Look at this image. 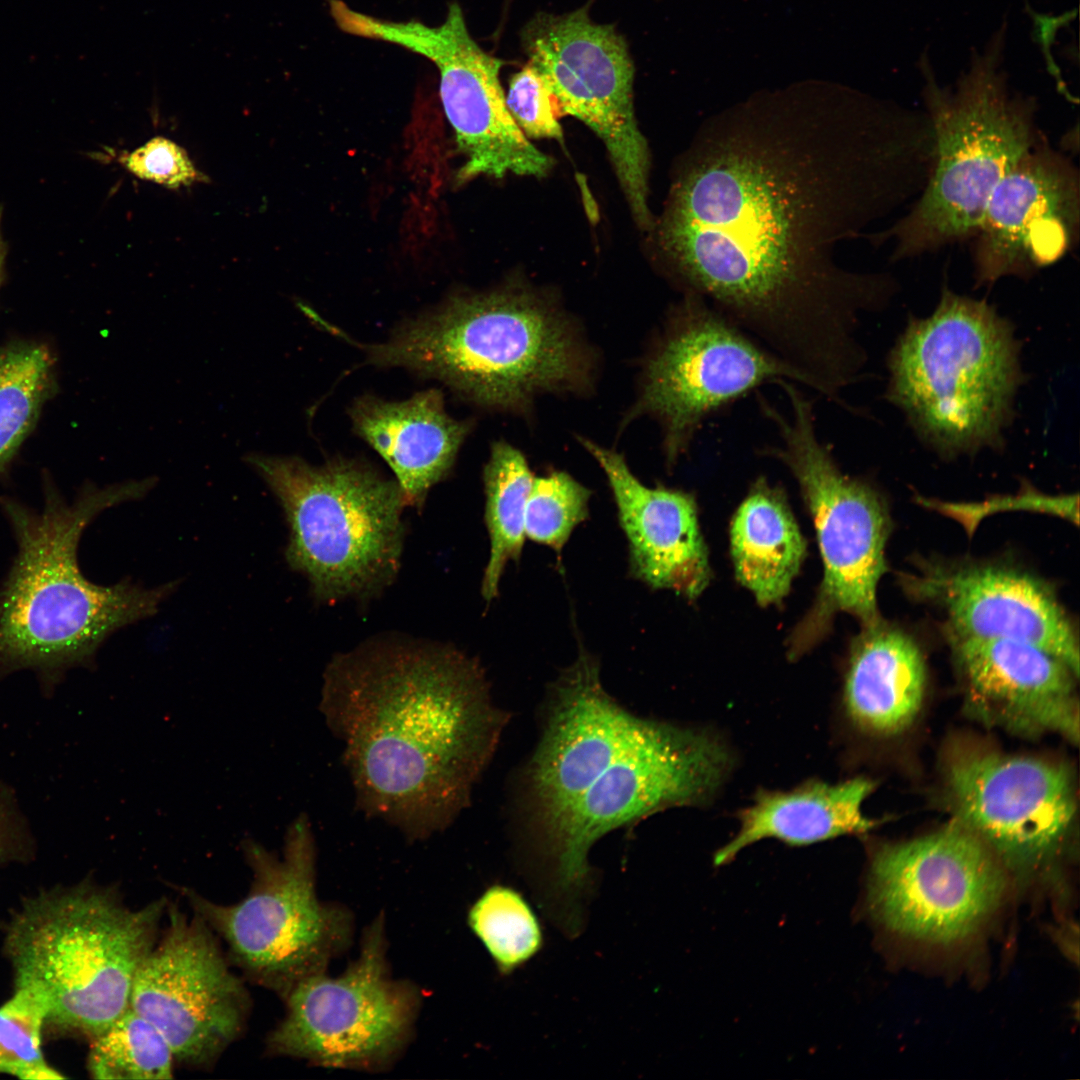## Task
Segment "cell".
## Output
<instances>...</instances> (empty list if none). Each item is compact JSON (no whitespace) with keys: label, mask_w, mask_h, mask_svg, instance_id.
Returning a JSON list of instances; mask_svg holds the SVG:
<instances>
[{"label":"cell","mask_w":1080,"mask_h":1080,"mask_svg":"<svg viewBox=\"0 0 1080 1080\" xmlns=\"http://www.w3.org/2000/svg\"><path fill=\"white\" fill-rule=\"evenodd\" d=\"M934 154L924 111L841 87L755 96L704 122L657 243L698 295L814 384L866 361L856 330L897 291L837 262L840 242L917 198Z\"/></svg>","instance_id":"1"},{"label":"cell","mask_w":1080,"mask_h":1080,"mask_svg":"<svg viewBox=\"0 0 1080 1080\" xmlns=\"http://www.w3.org/2000/svg\"><path fill=\"white\" fill-rule=\"evenodd\" d=\"M320 711L343 745L357 807L410 841L445 831L469 806L507 721L472 658L392 635L330 661Z\"/></svg>","instance_id":"2"},{"label":"cell","mask_w":1080,"mask_h":1080,"mask_svg":"<svg viewBox=\"0 0 1080 1080\" xmlns=\"http://www.w3.org/2000/svg\"><path fill=\"white\" fill-rule=\"evenodd\" d=\"M732 757L702 730L623 708L581 650L553 684L540 742L523 775V810L552 887L585 889L592 845L659 811L702 805L725 781Z\"/></svg>","instance_id":"3"},{"label":"cell","mask_w":1080,"mask_h":1080,"mask_svg":"<svg viewBox=\"0 0 1080 1080\" xmlns=\"http://www.w3.org/2000/svg\"><path fill=\"white\" fill-rule=\"evenodd\" d=\"M152 477L105 488L88 487L73 504L46 489L42 511L5 500L18 552L0 590V676L37 672L47 687L74 666L89 665L117 629L150 617L176 588L122 581L100 586L77 563L86 526L103 510L145 496Z\"/></svg>","instance_id":"4"},{"label":"cell","mask_w":1080,"mask_h":1080,"mask_svg":"<svg viewBox=\"0 0 1080 1080\" xmlns=\"http://www.w3.org/2000/svg\"><path fill=\"white\" fill-rule=\"evenodd\" d=\"M377 366L438 379L472 402L520 410L539 393L578 390L590 361L561 313L520 289L461 294L361 346Z\"/></svg>","instance_id":"5"},{"label":"cell","mask_w":1080,"mask_h":1080,"mask_svg":"<svg viewBox=\"0 0 1080 1080\" xmlns=\"http://www.w3.org/2000/svg\"><path fill=\"white\" fill-rule=\"evenodd\" d=\"M166 907L161 898L132 908L88 883L28 899L6 934L15 986L44 999L47 1023L93 1039L130 1007Z\"/></svg>","instance_id":"6"},{"label":"cell","mask_w":1080,"mask_h":1080,"mask_svg":"<svg viewBox=\"0 0 1080 1080\" xmlns=\"http://www.w3.org/2000/svg\"><path fill=\"white\" fill-rule=\"evenodd\" d=\"M1014 329L985 300L945 287L889 353L888 400L945 458L1001 448L1024 381Z\"/></svg>","instance_id":"7"},{"label":"cell","mask_w":1080,"mask_h":1080,"mask_svg":"<svg viewBox=\"0 0 1080 1080\" xmlns=\"http://www.w3.org/2000/svg\"><path fill=\"white\" fill-rule=\"evenodd\" d=\"M926 113L934 136L932 168L912 207L869 233L900 261L975 237L1000 180L1041 138L1032 98L1011 94L992 64H973L954 90L927 77Z\"/></svg>","instance_id":"8"},{"label":"cell","mask_w":1080,"mask_h":1080,"mask_svg":"<svg viewBox=\"0 0 1080 1080\" xmlns=\"http://www.w3.org/2000/svg\"><path fill=\"white\" fill-rule=\"evenodd\" d=\"M243 460L279 500L289 526L286 560L308 579L317 599L369 597L392 583L407 505L396 480L342 457L320 466L256 452Z\"/></svg>","instance_id":"9"},{"label":"cell","mask_w":1080,"mask_h":1080,"mask_svg":"<svg viewBox=\"0 0 1080 1080\" xmlns=\"http://www.w3.org/2000/svg\"><path fill=\"white\" fill-rule=\"evenodd\" d=\"M788 410L782 412L756 391L762 415L779 441L758 449L788 468L814 520L824 563L816 608L803 634L813 635L836 611L862 625L877 620V586L887 571L885 547L892 529L887 505L868 482L844 474L832 450L819 439L813 402L798 384L780 379Z\"/></svg>","instance_id":"10"},{"label":"cell","mask_w":1080,"mask_h":1080,"mask_svg":"<svg viewBox=\"0 0 1080 1080\" xmlns=\"http://www.w3.org/2000/svg\"><path fill=\"white\" fill-rule=\"evenodd\" d=\"M241 846L253 874L241 901L223 905L186 887L180 891L247 978L284 997L302 979L322 973L343 949L350 920L317 899L315 841L305 814L289 825L282 858L252 839Z\"/></svg>","instance_id":"11"},{"label":"cell","mask_w":1080,"mask_h":1080,"mask_svg":"<svg viewBox=\"0 0 1080 1080\" xmlns=\"http://www.w3.org/2000/svg\"><path fill=\"white\" fill-rule=\"evenodd\" d=\"M810 380L702 297L685 293L670 311L644 367L630 416L660 424L667 463L674 465L712 414L763 384Z\"/></svg>","instance_id":"12"},{"label":"cell","mask_w":1080,"mask_h":1080,"mask_svg":"<svg viewBox=\"0 0 1080 1080\" xmlns=\"http://www.w3.org/2000/svg\"><path fill=\"white\" fill-rule=\"evenodd\" d=\"M329 12L347 34L400 46L434 64L444 113L466 159L459 178L542 177L551 169L552 158L526 139L506 106L499 79L504 62L473 39L458 3L437 26L373 17L342 0H330Z\"/></svg>","instance_id":"13"},{"label":"cell","mask_w":1080,"mask_h":1080,"mask_svg":"<svg viewBox=\"0 0 1080 1080\" xmlns=\"http://www.w3.org/2000/svg\"><path fill=\"white\" fill-rule=\"evenodd\" d=\"M528 63L559 109L605 144L637 223L653 226L648 206L650 154L634 113V65L623 36L593 21L586 8L540 13L521 33Z\"/></svg>","instance_id":"14"},{"label":"cell","mask_w":1080,"mask_h":1080,"mask_svg":"<svg viewBox=\"0 0 1080 1080\" xmlns=\"http://www.w3.org/2000/svg\"><path fill=\"white\" fill-rule=\"evenodd\" d=\"M1006 886L1003 865L957 820L931 834L879 848L867 906L882 926L906 938L947 945L976 933Z\"/></svg>","instance_id":"15"},{"label":"cell","mask_w":1080,"mask_h":1080,"mask_svg":"<svg viewBox=\"0 0 1080 1080\" xmlns=\"http://www.w3.org/2000/svg\"><path fill=\"white\" fill-rule=\"evenodd\" d=\"M168 923L140 964L130 1007L152 1023L175 1060L209 1067L243 1032L250 998L202 917L168 903Z\"/></svg>","instance_id":"16"},{"label":"cell","mask_w":1080,"mask_h":1080,"mask_svg":"<svg viewBox=\"0 0 1080 1080\" xmlns=\"http://www.w3.org/2000/svg\"><path fill=\"white\" fill-rule=\"evenodd\" d=\"M955 820L1004 868L1031 874L1049 866L1074 832L1077 791L1062 763L993 751L962 752L948 763Z\"/></svg>","instance_id":"17"},{"label":"cell","mask_w":1080,"mask_h":1080,"mask_svg":"<svg viewBox=\"0 0 1080 1080\" xmlns=\"http://www.w3.org/2000/svg\"><path fill=\"white\" fill-rule=\"evenodd\" d=\"M284 998L286 1014L267 1038L268 1052L327 1067L383 1063L406 1039L416 1008L415 993L389 978L376 929L343 975L308 976Z\"/></svg>","instance_id":"18"},{"label":"cell","mask_w":1080,"mask_h":1080,"mask_svg":"<svg viewBox=\"0 0 1080 1080\" xmlns=\"http://www.w3.org/2000/svg\"><path fill=\"white\" fill-rule=\"evenodd\" d=\"M898 578L912 599L943 612L944 636L1028 642L1079 676L1077 629L1054 587L1038 575L996 561L921 559Z\"/></svg>","instance_id":"19"},{"label":"cell","mask_w":1080,"mask_h":1080,"mask_svg":"<svg viewBox=\"0 0 1080 1080\" xmlns=\"http://www.w3.org/2000/svg\"><path fill=\"white\" fill-rule=\"evenodd\" d=\"M1077 167L1041 137L995 187L975 235L978 285L1031 277L1054 264L1078 240Z\"/></svg>","instance_id":"20"},{"label":"cell","mask_w":1080,"mask_h":1080,"mask_svg":"<svg viewBox=\"0 0 1080 1080\" xmlns=\"http://www.w3.org/2000/svg\"><path fill=\"white\" fill-rule=\"evenodd\" d=\"M965 688L968 710L1020 736L1058 734L1079 741L1078 675L1028 642L945 636Z\"/></svg>","instance_id":"21"},{"label":"cell","mask_w":1080,"mask_h":1080,"mask_svg":"<svg viewBox=\"0 0 1080 1080\" xmlns=\"http://www.w3.org/2000/svg\"><path fill=\"white\" fill-rule=\"evenodd\" d=\"M581 442L607 477L628 540L633 577L654 589L689 599L699 596L711 571L693 497L681 490L648 487L621 454L588 439Z\"/></svg>","instance_id":"22"},{"label":"cell","mask_w":1080,"mask_h":1080,"mask_svg":"<svg viewBox=\"0 0 1080 1080\" xmlns=\"http://www.w3.org/2000/svg\"><path fill=\"white\" fill-rule=\"evenodd\" d=\"M354 431L393 470L407 505H421L447 476L471 423L449 416L442 392L429 389L403 401L366 395L349 410Z\"/></svg>","instance_id":"23"},{"label":"cell","mask_w":1080,"mask_h":1080,"mask_svg":"<svg viewBox=\"0 0 1080 1080\" xmlns=\"http://www.w3.org/2000/svg\"><path fill=\"white\" fill-rule=\"evenodd\" d=\"M852 643L843 688V705L857 730L891 737L916 720L927 673L922 652L910 634L877 620L862 625Z\"/></svg>","instance_id":"24"},{"label":"cell","mask_w":1080,"mask_h":1080,"mask_svg":"<svg viewBox=\"0 0 1080 1080\" xmlns=\"http://www.w3.org/2000/svg\"><path fill=\"white\" fill-rule=\"evenodd\" d=\"M874 788L871 779L854 777L835 784L810 780L788 791L760 790L752 805L739 812V830L715 853L714 864L730 862L765 838L802 846L866 833L878 824L862 810Z\"/></svg>","instance_id":"25"},{"label":"cell","mask_w":1080,"mask_h":1080,"mask_svg":"<svg viewBox=\"0 0 1080 1080\" xmlns=\"http://www.w3.org/2000/svg\"><path fill=\"white\" fill-rule=\"evenodd\" d=\"M736 577L759 604L781 601L806 554V543L783 493L759 478L731 525Z\"/></svg>","instance_id":"26"},{"label":"cell","mask_w":1080,"mask_h":1080,"mask_svg":"<svg viewBox=\"0 0 1080 1080\" xmlns=\"http://www.w3.org/2000/svg\"><path fill=\"white\" fill-rule=\"evenodd\" d=\"M534 475L521 451L495 442L483 471L485 522L490 555L481 593L487 602L498 594L501 576L510 560L518 561L525 539V510Z\"/></svg>","instance_id":"27"},{"label":"cell","mask_w":1080,"mask_h":1080,"mask_svg":"<svg viewBox=\"0 0 1080 1080\" xmlns=\"http://www.w3.org/2000/svg\"><path fill=\"white\" fill-rule=\"evenodd\" d=\"M50 349L35 341L0 350V468L32 432L55 390V361Z\"/></svg>","instance_id":"28"},{"label":"cell","mask_w":1080,"mask_h":1080,"mask_svg":"<svg viewBox=\"0 0 1080 1080\" xmlns=\"http://www.w3.org/2000/svg\"><path fill=\"white\" fill-rule=\"evenodd\" d=\"M88 1071L101 1080H163L173 1077L175 1057L161 1032L131 1007L94 1037Z\"/></svg>","instance_id":"29"},{"label":"cell","mask_w":1080,"mask_h":1080,"mask_svg":"<svg viewBox=\"0 0 1080 1080\" xmlns=\"http://www.w3.org/2000/svg\"><path fill=\"white\" fill-rule=\"evenodd\" d=\"M469 923L502 973H510L542 947L539 922L516 890L495 885L473 905Z\"/></svg>","instance_id":"30"},{"label":"cell","mask_w":1080,"mask_h":1080,"mask_svg":"<svg viewBox=\"0 0 1080 1080\" xmlns=\"http://www.w3.org/2000/svg\"><path fill=\"white\" fill-rule=\"evenodd\" d=\"M47 1014L44 999L25 986H15L13 995L0 1005V1074L25 1080L63 1078L42 1051Z\"/></svg>","instance_id":"31"},{"label":"cell","mask_w":1080,"mask_h":1080,"mask_svg":"<svg viewBox=\"0 0 1080 1080\" xmlns=\"http://www.w3.org/2000/svg\"><path fill=\"white\" fill-rule=\"evenodd\" d=\"M591 491L569 474L533 478L525 510V536L560 553L574 528L589 515Z\"/></svg>","instance_id":"32"},{"label":"cell","mask_w":1080,"mask_h":1080,"mask_svg":"<svg viewBox=\"0 0 1080 1080\" xmlns=\"http://www.w3.org/2000/svg\"><path fill=\"white\" fill-rule=\"evenodd\" d=\"M505 102L514 121L528 136L562 138L557 102L529 63L510 79Z\"/></svg>","instance_id":"33"},{"label":"cell","mask_w":1080,"mask_h":1080,"mask_svg":"<svg viewBox=\"0 0 1080 1080\" xmlns=\"http://www.w3.org/2000/svg\"><path fill=\"white\" fill-rule=\"evenodd\" d=\"M121 162L136 177L171 189L208 181L181 146L162 136L124 155Z\"/></svg>","instance_id":"34"},{"label":"cell","mask_w":1080,"mask_h":1080,"mask_svg":"<svg viewBox=\"0 0 1080 1080\" xmlns=\"http://www.w3.org/2000/svg\"><path fill=\"white\" fill-rule=\"evenodd\" d=\"M32 831L14 790L0 780V864L32 850Z\"/></svg>","instance_id":"35"}]
</instances>
